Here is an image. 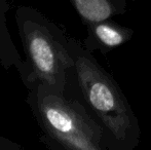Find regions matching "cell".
<instances>
[{
    "label": "cell",
    "mask_w": 151,
    "mask_h": 150,
    "mask_svg": "<svg viewBox=\"0 0 151 150\" xmlns=\"http://www.w3.org/2000/svg\"><path fill=\"white\" fill-rule=\"evenodd\" d=\"M25 60L18 71L27 90L42 85L65 94L67 75L74 69L71 40L62 29L32 6L20 5L14 12Z\"/></svg>",
    "instance_id": "cell-1"
},
{
    "label": "cell",
    "mask_w": 151,
    "mask_h": 150,
    "mask_svg": "<svg viewBox=\"0 0 151 150\" xmlns=\"http://www.w3.org/2000/svg\"><path fill=\"white\" fill-rule=\"evenodd\" d=\"M28 104L38 126L41 141L50 149L101 150L103 131L79 102L42 85L28 90Z\"/></svg>",
    "instance_id": "cell-2"
},
{
    "label": "cell",
    "mask_w": 151,
    "mask_h": 150,
    "mask_svg": "<svg viewBox=\"0 0 151 150\" xmlns=\"http://www.w3.org/2000/svg\"><path fill=\"white\" fill-rule=\"evenodd\" d=\"M74 70L86 103L117 142L133 138L137 124L118 86L77 43L71 40Z\"/></svg>",
    "instance_id": "cell-3"
},
{
    "label": "cell",
    "mask_w": 151,
    "mask_h": 150,
    "mask_svg": "<svg viewBox=\"0 0 151 150\" xmlns=\"http://www.w3.org/2000/svg\"><path fill=\"white\" fill-rule=\"evenodd\" d=\"M8 0H0V64L4 69L14 68L19 71L23 66L24 60L21 57L8 29Z\"/></svg>",
    "instance_id": "cell-4"
},
{
    "label": "cell",
    "mask_w": 151,
    "mask_h": 150,
    "mask_svg": "<svg viewBox=\"0 0 151 150\" xmlns=\"http://www.w3.org/2000/svg\"><path fill=\"white\" fill-rule=\"evenodd\" d=\"M88 26L105 22L113 14L114 8L109 0H69Z\"/></svg>",
    "instance_id": "cell-5"
},
{
    "label": "cell",
    "mask_w": 151,
    "mask_h": 150,
    "mask_svg": "<svg viewBox=\"0 0 151 150\" xmlns=\"http://www.w3.org/2000/svg\"><path fill=\"white\" fill-rule=\"evenodd\" d=\"M88 27L90 39H96L98 42L108 47H116L127 40L125 30L118 26L101 22Z\"/></svg>",
    "instance_id": "cell-6"
},
{
    "label": "cell",
    "mask_w": 151,
    "mask_h": 150,
    "mask_svg": "<svg viewBox=\"0 0 151 150\" xmlns=\"http://www.w3.org/2000/svg\"><path fill=\"white\" fill-rule=\"evenodd\" d=\"M23 146L0 135V150H22Z\"/></svg>",
    "instance_id": "cell-7"
}]
</instances>
